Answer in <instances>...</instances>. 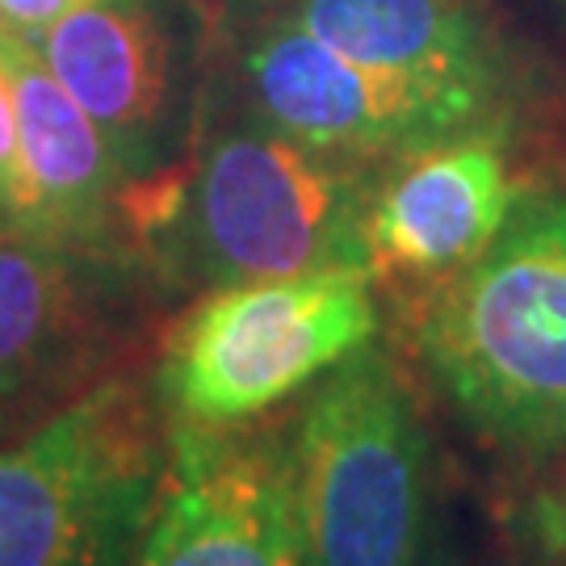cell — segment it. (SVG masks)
Returning <instances> with one entry per match:
<instances>
[{
  "mask_svg": "<svg viewBox=\"0 0 566 566\" xmlns=\"http://www.w3.org/2000/svg\"><path fill=\"white\" fill-rule=\"evenodd\" d=\"M374 168L319 151L248 109L210 135L189 164L126 185L118 214L135 240L206 285L315 269L369 273L365 219L382 177Z\"/></svg>",
  "mask_w": 566,
  "mask_h": 566,
  "instance_id": "cell-1",
  "label": "cell"
},
{
  "mask_svg": "<svg viewBox=\"0 0 566 566\" xmlns=\"http://www.w3.org/2000/svg\"><path fill=\"white\" fill-rule=\"evenodd\" d=\"M416 353L486 446L566 449V185L521 193L483 256L424 290Z\"/></svg>",
  "mask_w": 566,
  "mask_h": 566,
  "instance_id": "cell-2",
  "label": "cell"
},
{
  "mask_svg": "<svg viewBox=\"0 0 566 566\" xmlns=\"http://www.w3.org/2000/svg\"><path fill=\"white\" fill-rule=\"evenodd\" d=\"M164 465L139 386H88L0 449V566H135Z\"/></svg>",
  "mask_w": 566,
  "mask_h": 566,
  "instance_id": "cell-3",
  "label": "cell"
},
{
  "mask_svg": "<svg viewBox=\"0 0 566 566\" xmlns=\"http://www.w3.org/2000/svg\"><path fill=\"white\" fill-rule=\"evenodd\" d=\"M365 269L214 285L168 332L156 369L181 424H248L332 374L378 332Z\"/></svg>",
  "mask_w": 566,
  "mask_h": 566,
  "instance_id": "cell-4",
  "label": "cell"
},
{
  "mask_svg": "<svg viewBox=\"0 0 566 566\" xmlns=\"http://www.w3.org/2000/svg\"><path fill=\"white\" fill-rule=\"evenodd\" d=\"M294 474L319 566H420L428 432L395 361L357 348L294 428Z\"/></svg>",
  "mask_w": 566,
  "mask_h": 566,
  "instance_id": "cell-5",
  "label": "cell"
},
{
  "mask_svg": "<svg viewBox=\"0 0 566 566\" xmlns=\"http://www.w3.org/2000/svg\"><path fill=\"white\" fill-rule=\"evenodd\" d=\"M248 34L240 72L252 109L319 151L386 164L504 130L495 93L348 60L285 18H261Z\"/></svg>",
  "mask_w": 566,
  "mask_h": 566,
  "instance_id": "cell-6",
  "label": "cell"
},
{
  "mask_svg": "<svg viewBox=\"0 0 566 566\" xmlns=\"http://www.w3.org/2000/svg\"><path fill=\"white\" fill-rule=\"evenodd\" d=\"M135 566H319L294 446L243 424L177 420Z\"/></svg>",
  "mask_w": 566,
  "mask_h": 566,
  "instance_id": "cell-7",
  "label": "cell"
},
{
  "mask_svg": "<svg viewBox=\"0 0 566 566\" xmlns=\"http://www.w3.org/2000/svg\"><path fill=\"white\" fill-rule=\"evenodd\" d=\"M521 189L504 156V130L437 143L378 177L365 248L374 277L441 282L504 231Z\"/></svg>",
  "mask_w": 566,
  "mask_h": 566,
  "instance_id": "cell-8",
  "label": "cell"
},
{
  "mask_svg": "<svg viewBox=\"0 0 566 566\" xmlns=\"http://www.w3.org/2000/svg\"><path fill=\"white\" fill-rule=\"evenodd\" d=\"M39 55L102 126L126 185L160 172L177 97L172 34L156 0H102L42 30Z\"/></svg>",
  "mask_w": 566,
  "mask_h": 566,
  "instance_id": "cell-9",
  "label": "cell"
},
{
  "mask_svg": "<svg viewBox=\"0 0 566 566\" xmlns=\"http://www.w3.org/2000/svg\"><path fill=\"white\" fill-rule=\"evenodd\" d=\"M0 67L18 105L21 235L72 252L97 248L126 189L114 147L30 39L0 30Z\"/></svg>",
  "mask_w": 566,
  "mask_h": 566,
  "instance_id": "cell-10",
  "label": "cell"
},
{
  "mask_svg": "<svg viewBox=\"0 0 566 566\" xmlns=\"http://www.w3.org/2000/svg\"><path fill=\"white\" fill-rule=\"evenodd\" d=\"M97 290L81 252L0 231V424L63 399L97 357Z\"/></svg>",
  "mask_w": 566,
  "mask_h": 566,
  "instance_id": "cell-11",
  "label": "cell"
},
{
  "mask_svg": "<svg viewBox=\"0 0 566 566\" xmlns=\"http://www.w3.org/2000/svg\"><path fill=\"white\" fill-rule=\"evenodd\" d=\"M264 18L294 21L348 60L507 102V51L479 0H282Z\"/></svg>",
  "mask_w": 566,
  "mask_h": 566,
  "instance_id": "cell-12",
  "label": "cell"
},
{
  "mask_svg": "<svg viewBox=\"0 0 566 566\" xmlns=\"http://www.w3.org/2000/svg\"><path fill=\"white\" fill-rule=\"evenodd\" d=\"M0 231L21 235V156H18V105L0 67Z\"/></svg>",
  "mask_w": 566,
  "mask_h": 566,
  "instance_id": "cell-13",
  "label": "cell"
},
{
  "mask_svg": "<svg viewBox=\"0 0 566 566\" xmlns=\"http://www.w3.org/2000/svg\"><path fill=\"white\" fill-rule=\"evenodd\" d=\"M88 4H102V0H0V13H4L13 34L34 42L42 30H51L60 18L88 9Z\"/></svg>",
  "mask_w": 566,
  "mask_h": 566,
  "instance_id": "cell-14",
  "label": "cell"
},
{
  "mask_svg": "<svg viewBox=\"0 0 566 566\" xmlns=\"http://www.w3.org/2000/svg\"><path fill=\"white\" fill-rule=\"evenodd\" d=\"M202 21L206 34H227V30H248L264 13H273L282 0H189Z\"/></svg>",
  "mask_w": 566,
  "mask_h": 566,
  "instance_id": "cell-15",
  "label": "cell"
},
{
  "mask_svg": "<svg viewBox=\"0 0 566 566\" xmlns=\"http://www.w3.org/2000/svg\"><path fill=\"white\" fill-rule=\"evenodd\" d=\"M546 546H554V566H566V512H554V525L546 533Z\"/></svg>",
  "mask_w": 566,
  "mask_h": 566,
  "instance_id": "cell-16",
  "label": "cell"
},
{
  "mask_svg": "<svg viewBox=\"0 0 566 566\" xmlns=\"http://www.w3.org/2000/svg\"><path fill=\"white\" fill-rule=\"evenodd\" d=\"M549 4H554V9H558V13H563V21H566V0H549Z\"/></svg>",
  "mask_w": 566,
  "mask_h": 566,
  "instance_id": "cell-17",
  "label": "cell"
},
{
  "mask_svg": "<svg viewBox=\"0 0 566 566\" xmlns=\"http://www.w3.org/2000/svg\"><path fill=\"white\" fill-rule=\"evenodd\" d=\"M0 30H9V21H4V13H0Z\"/></svg>",
  "mask_w": 566,
  "mask_h": 566,
  "instance_id": "cell-18",
  "label": "cell"
}]
</instances>
